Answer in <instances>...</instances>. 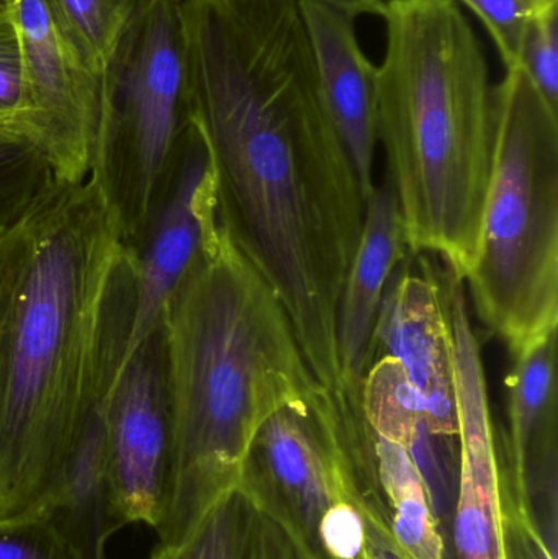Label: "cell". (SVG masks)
Here are the masks:
<instances>
[{"label":"cell","instance_id":"8","mask_svg":"<svg viewBox=\"0 0 558 559\" xmlns=\"http://www.w3.org/2000/svg\"><path fill=\"white\" fill-rule=\"evenodd\" d=\"M33 134L59 182L102 169V78L91 71L46 7L13 0Z\"/></svg>","mask_w":558,"mask_h":559},{"label":"cell","instance_id":"18","mask_svg":"<svg viewBox=\"0 0 558 559\" xmlns=\"http://www.w3.org/2000/svg\"><path fill=\"white\" fill-rule=\"evenodd\" d=\"M259 512L245 491L223 496L174 547L157 544L151 559H252Z\"/></svg>","mask_w":558,"mask_h":559},{"label":"cell","instance_id":"10","mask_svg":"<svg viewBox=\"0 0 558 559\" xmlns=\"http://www.w3.org/2000/svg\"><path fill=\"white\" fill-rule=\"evenodd\" d=\"M105 449L124 524L156 531L170 469V413L163 325L130 355L105 397Z\"/></svg>","mask_w":558,"mask_h":559},{"label":"cell","instance_id":"3","mask_svg":"<svg viewBox=\"0 0 558 559\" xmlns=\"http://www.w3.org/2000/svg\"><path fill=\"white\" fill-rule=\"evenodd\" d=\"M170 413V469L156 534L189 537L238 488L262 424L320 390L290 321L219 218L161 319Z\"/></svg>","mask_w":558,"mask_h":559},{"label":"cell","instance_id":"23","mask_svg":"<svg viewBox=\"0 0 558 559\" xmlns=\"http://www.w3.org/2000/svg\"><path fill=\"white\" fill-rule=\"evenodd\" d=\"M518 68L558 110V5L536 13L527 26Z\"/></svg>","mask_w":558,"mask_h":559},{"label":"cell","instance_id":"12","mask_svg":"<svg viewBox=\"0 0 558 559\" xmlns=\"http://www.w3.org/2000/svg\"><path fill=\"white\" fill-rule=\"evenodd\" d=\"M216 218L212 164L202 138L190 123L169 186L144 233L143 249H136L134 314L121 367L159 328L170 296L189 271Z\"/></svg>","mask_w":558,"mask_h":559},{"label":"cell","instance_id":"21","mask_svg":"<svg viewBox=\"0 0 558 559\" xmlns=\"http://www.w3.org/2000/svg\"><path fill=\"white\" fill-rule=\"evenodd\" d=\"M58 182L51 164L32 140L0 131V229Z\"/></svg>","mask_w":558,"mask_h":559},{"label":"cell","instance_id":"6","mask_svg":"<svg viewBox=\"0 0 558 559\" xmlns=\"http://www.w3.org/2000/svg\"><path fill=\"white\" fill-rule=\"evenodd\" d=\"M102 169L131 242L163 200L190 124L183 0H140L102 75Z\"/></svg>","mask_w":558,"mask_h":559},{"label":"cell","instance_id":"1","mask_svg":"<svg viewBox=\"0 0 558 559\" xmlns=\"http://www.w3.org/2000/svg\"><path fill=\"white\" fill-rule=\"evenodd\" d=\"M190 123L225 231L274 292L318 383L344 393L337 309L366 195L328 117L298 0H183Z\"/></svg>","mask_w":558,"mask_h":559},{"label":"cell","instance_id":"19","mask_svg":"<svg viewBox=\"0 0 558 559\" xmlns=\"http://www.w3.org/2000/svg\"><path fill=\"white\" fill-rule=\"evenodd\" d=\"M85 64L104 75L105 62L140 0H45Z\"/></svg>","mask_w":558,"mask_h":559},{"label":"cell","instance_id":"29","mask_svg":"<svg viewBox=\"0 0 558 559\" xmlns=\"http://www.w3.org/2000/svg\"><path fill=\"white\" fill-rule=\"evenodd\" d=\"M13 10V0H0V15L9 13Z\"/></svg>","mask_w":558,"mask_h":559},{"label":"cell","instance_id":"26","mask_svg":"<svg viewBox=\"0 0 558 559\" xmlns=\"http://www.w3.org/2000/svg\"><path fill=\"white\" fill-rule=\"evenodd\" d=\"M259 512V511H258ZM252 559H300L284 532L259 512Z\"/></svg>","mask_w":558,"mask_h":559},{"label":"cell","instance_id":"14","mask_svg":"<svg viewBox=\"0 0 558 559\" xmlns=\"http://www.w3.org/2000/svg\"><path fill=\"white\" fill-rule=\"evenodd\" d=\"M511 357L507 378L508 489L517 514L536 521L537 499L557 491V329Z\"/></svg>","mask_w":558,"mask_h":559},{"label":"cell","instance_id":"20","mask_svg":"<svg viewBox=\"0 0 558 559\" xmlns=\"http://www.w3.org/2000/svg\"><path fill=\"white\" fill-rule=\"evenodd\" d=\"M403 449L408 452L442 537L451 538L452 518L458 499L461 447L459 436L436 433L419 423Z\"/></svg>","mask_w":558,"mask_h":559},{"label":"cell","instance_id":"28","mask_svg":"<svg viewBox=\"0 0 558 559\" xmlns=\"http://www.w3.org/2000/svg\"><path fill=\"white\" fill-rule=\"evenodd\" d=\"M524 2L533 5L537 10L550 9V7L558 5V0H524Z\"/></svg>","mask_w":558,"mask_h":559},{"label":"cell","instance_id":"17","mask_svg":"<svg viewBox=\"0 0 558 559\" xmlns=\"http://www.w3.org/2000/svg\"><path fill=\"white\" fill-rule=\"evenodd\" d=\"M370 437L377 485L389 511L396 548L406 559H446L444 537L408 452L372 430Z\"/></svg>","mask_w":558,"mask_h":559},{"label":"cell","instance_id":"15","mask_svg":"<svg viewBox=\"0 0 558 559\" xmlns=\"http://www.w3.org/2000/svg\"><path fill=\"white\" fill-rule=\"evenodd\" d=\"M409 254L392 183L383 180L366 200L359 248L337 309V354L344 393H357L373 358V332L387 285Z\"/></svg>","mask_w":558,"mask_h":559},{"label":"cell","instance_id":"13","mask_svg":"<svg viewBox=\"0 0 558 559\" xmlns=\"http://www.w3.org/2000/svg\"><path fill=\"white\" fill-rule=\"evenodd\" d=\"M314 74L328 117L356 169L366 200L373 182L377 144V66L357 41L356 19L320 2L298 0Z\"/></svg>","mask_w":558,"mask_h":559},{"label":"cell","instance_id":"11","mask_svg":"<svg viewBox=\"0 0 558 559\" xmlns=\"http://www.w3.org/2000/svg\"><path fill=\"white\" fill-rule=\"evenodd\" d=\"M379 355L395 358L423 394L432 432L459 436L444 271L428 254L409 252L387 285L373 332Z\"/></svg>","mask_w":558,"mask_h":559},{"label":"cell","instance_id":"27","mask_svg":"<svg viewBox=\"0 0 558 559\" xmlns=\"http://www.w3.org/2000/svg\"><path fill=\"white\" fill-rule=\"evenodd\" d=\"M341 12L357 19V16L372 15L383 19L385 15V0H320Z\"/></svg>","mask_w":558,"mask_h":559},{"label":"cell","instance_id":"16","mask_svg":"<svg viewBox=\"0 0 558 559\" xmlns=\"http://www.w3.org/2000/svg\"><path fill=\"white\" fill-rule=\"evenodd\" d=\"M35 512L48 515L74 559H108V542L127 524L115 504L102 409L85 424L55 488Z\"/></svg>","mask_w":558,"mask_h":559},{"label":"cell","instance_id":"25","mask_svg":"<svg viewBox=\"0 0 558 559\" xmlns=\"http://www.w3.org/2000/svg\"><path fill=\"white\" fill-rule=\"evenodd\" d=\"M485 23L500 52L504 68H518L527 26L536 13L524 0H462ZM547 10V9H546Z\"/></svg>","mask_w":558,"mask_h":559},{"label":"cell","instance_id":"2","mask_svg":"<svg viewBox=\"0 0 558 559\" xmlns=\"http://www.w3.org/2000/svg\"><path fill=\"white\" fill-rule=\"evenodd\" d=\"M136 248L100 170L0 229V521L35 512L120 370Z\"/></svg>","mask_w":558,"mask_h":559},{"label":"cell","instance_id":"7","mask_svg":"<svg viewBox=\"0 0 558 559\" xmlns=\"http://www.w3.org/2000/svg\"><path fill=\"white\" fill-rule=\"evenodd\" d=\"M354 449L356 416L347 394L323 386L272 414L256 433L238 488L300 559H321L318 531L334 506H363Z\"/></svg>","mask_w":558,"mask_h":559},{"label":"cell","instance_id":"9","mask_svg":"<svg viewBox=\"0 0 558 559\" xmlns=\"http://www.w3.org/2000/svg\"><path fill=\"white\" fill-rule=\"evenodd\" d=\"M444 285L451 319L461 447L451 542L458 559H510L504 527L503 469L495 440L480 344L468 316L464 280L446 269Z\"/></svg>","mask_w":558,"mask_h":559},{"label":"cell","instance_id":"30","mask_svg":"<svg viewBox=\"0 0 558 559\" xmlns=\"http://www.w3.org/2000/svg\"><path fill=\"white\" fill-rule=\"evenodd\" d=\"M359 559H369V555H367V548L366 551H364L363 557H360Z\"/></svg>","mask_w":558,"mask_h":559},{"label":"cell","instance_id":"24","mask_svg":"<svg viewBox=\"0 0 558 559\" xmlns=\"http://www.w3.org/2000/svg\"><path fill=\"white\" fill-rule=\"evenodd\" d=\"M0 559H74L48 515L29 512L0 521Z\"/></svg>","mask_w":558,"mask_h":559},{"label":"cell","instance_id":"5","mask_svg":"<svg viewBox=\"0 0 558 559\" xmlns=\"http://www.w3.org/2000/svg\"><path fill=\"white\" fill-rule=\"evenodd\" d=\"M494 160L465 275L478 319L521 350L558 322V110L521 68L495 85Z\"/></svg>","mask_w":558,"mask_h":559},{"label":"cell","instance_id":"22","mask_svg":"<svg viewBox=\"0 0 558 559\" xmlns=\"http://www.w3.org/2000/svg\"><path fill=\"white\" fill-rule=\"evenodd\" d=\"M0 131L28 138L36 144L29 123L22 45L13 10L0 15Z\"/></svg>","mask_w":558,"mask_h":559},{"label":"cell","instance_id":"4","mask_svg":"<svg viewBox=\"0 0 558 559\" xmlns=\"http://www.w3.org/2000/svg\"><path fill=\"white\" fill-rule=\"evenodd\" d=\"M377 68V144L412 254L474 262L494 160L487 56L455 0H389Z\"/></svg>","mask_w":558,"mask_h":559}]
</instances>
